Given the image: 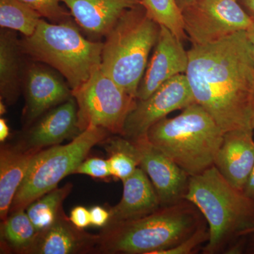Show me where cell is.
Here are the masks:
<instances>
[{"instance_id": "24", "label": "cell", "mask_w": 254, "mask_h": 254, "mask_svg": "<svg viewBox=\"0 0 254 254\" xmlns=\"http://www.w3.org/2000/svg\"><path fill=\"white\" fill-rule=\"evenodd\" d=\"M109 161L112 176L124 181L140 167V154L134 141L115 137L109 141Z\"/></svg>"}, {"instance_id": "8", "label": "cell", "mask_w": 254, "mask_h": 254, "mask_svg": "<svg viewBox=\"0 0 254 254\" xmlns=\"http://www.w3.org/2000/svg\"><path fill=\"white\" fill-rule=\"evenodd\" d=\"M71 93L77 105L80 131L98 127L123 136L127 117L136 107L137 99L124 91L101 66Z\"/></svg>"}, {"instance_id": "14", "label": "cell", "mask_w": 254, "mask_h": 254, "mask_svg": "<svg viewBox=\"0 0 254 254\" xmlns=\"http://www.w3.org/2000/svg\"><path fill=\"white\" fill-rule=\"evenodd\" d=\"M253 131L246 128L225 132L214 164L229 183L241 190L254 166Z\"/></svg>"}, {"instance_id": "34", "label": "cell", "mask_w": 254, "mask_h": 254, "mask_svg": "<svg viewBox=\"0 0 254 254\" xmlns=\"http://www.w3.org/2000/svg\"><path fill=\"white\" fill-rule=\"evenodd\" d=\"M246 34H247V38L250 42L254 59V21L252 26L246 31Z\"/></svg>"}, {"instance_id": "2", "label": "cell", "mask_w": 254, "mask_h": 254, "mask_svg": "<svg viewBox=\"0 0 254 254\" xmlns=\"http://www.w3.org/2000/svg\"><path fill=\"white\" fill-rule=\"evenodd\" d=\"M205 223L196 206L184 199L141 218L108 224L99 235L98 250L105 254H160Z\"/></svg>"}, {"instance_id": "1", "label": "cell", "mask_w": 254, "mask_h": 254, "mask_svg": "<svg viewBox=\"0 0 254 254\" xmlns=\"http://www.w3.org/2000/svg\"><path fill=\"white\" fill-rule=\"evenodd\" d=\"M187 79L198 103L223 133L252 128L254 59L246 31L209 44L192 45Z\"/></svg>"}, {"instance_id": "10", "label": "cell", "mask_w": 254, "mask_h": 254, "mask_svg": "<svg viewBox=\"0 0 254 254\" xmlns=\"http://www.w3.org/2000/svg\"><path fill=\"white\" fill-rule=\"evenodd\" d=\"M194 103L186 74L177 75L146 99L137 100L136 107L127 117L123 136L136 140L145 136L150 127L169 114Z\"/></svg>"}, {"instance_id": "27", "label": "cell", "mask_w": 254, "mask_h": 254, "mask_svg": "<svg viewBox=\"0 0 254 254\" xmlns=\"http://www.w3.org/2000/svg\"><path fill=\"white\" fill-rule=\"evenodd\" d=\"M210 239L208 223L200 226L190 237L184 240L174 248L163 251L160 254H193L201 250L202 245L206 244Z\"/></svg>"}, {"instance_id": "16", "label": "cell", "mask_w": 254, "mask_h": 254, "mask_svg": "<svg viewBox=\"0 0 254 254\" xmlns=\"http://www.w3.org/2000/svg\"><path fill=\"white\" fill-rule=\"evenodd\" d=\"M72 17L92 38L106 36L127 10L142 0H61Z\"/></svg>"}, {"instance_id": "18", "label": "cell", "mask_w": 254, "mask_h": 254, "mask_svg": "<svg viewBox=\"0 0 254 254\" xmlns=\"http://www.w3.org/2000/svg\"><path fill=\"white\" fill-rule=\"evenodd\" d=\"M123 182V197L110 210L108 224L141 218L161 206L153 184L140 167Z\"/></svg>"}, {"instance_id": "39", "label": "cell", "mask_w": 254, "mask_h": 254, "mask_svg": "<svg viewBox=\"0 0 254 254\" xmlns=\"http://www.w3.org/2000/svg\"><path fill=\"white\" fill-rule=\"evenodd\" d=\"M5 111H6V108H5L4 105L3 104L2 102L1 101V103H0V113H1V115H3V114H4Z\"/></svg>"}, {"instance_id": "28", "label": "cell", "mask_w": 254, "mask_h": 254, "mask_svg": "<svg viewBox=\"0 0 254 254\" xmlns=\"http://www.w3.org/2000/svg\"><path fill=\"white\" fill-rule=\"evenodd\" d=\"M75 173L98 179H105L110 175L112 176L108 160L99 158H91L83 160L76 169Z\"/></svg>"}, {"instance_id": "36", "label": "cell", "mask_w": 254, "mask_h": 254, "mask_svg": "<svg viewBox=\"0 0 254 254\" xmlns=\"http://www.w3.org/2000/svg\"><path fill=\"white\" fill-rule=\"evenodd\" d=\"M251 240L247 244L245 253L254 254V237H250Z\"/></svg>"}, {"instance_id": "32", "label": "cell", "mask_w": 254, "mask_h": 254, "mask_svg": "<svg viewBox=\"0 0 254 254\" xmlns=\"http://www.w3.org/2000/svg\"><path fill=\"white\" fill-rule=\"evenodd\" d=\"M9 134V128L4 119H0V141L4 142Z\"/></svg>"}, {"instance_id": "38", "label": "cell", "mask_w": 254, "mask_h": 254, "mask_svg": "<svg viewBox=\"0 0 254 254\" xmlns=\"http://www.w3.org/2000/svg\"><path fill=\"white\" fill-rule=\"evenodd\" d=\"M242 236L254 237V227L244 232L242 235Z\"/></svg>"}, {"instance_id": "4", "label": "cell", "mask_w": 254, "mask_h": 254, "mask_svg": "<svg viewBox=\"0 0 254 254\" xmlns=\"http://www.w3.org/2000/svg\"><path fill=\"white\" fill-rule=\"evenodd\" d=\"M223 134L210 114L194 103L175 118H163L155 123L146 136L192 177L214 166Z\"/></svg>"}, {"instance_id": "30", "label": "cell", "mask_w": 254, "mask_h": 254, "mask_svg": "<svg viewBox=\"0 0 254 254\" xmlns=\"http://www.w3.org/2000/svg\"><path fill=\"white\" fill-rule=\"evenodd\" d=\"M91 225L95 227H104L108 225L110 219V212L101 206H94L90 210Z\"/></svg>"}, {"instance_id": "33", "label": "cell", "mask_w": 254, "mask_h": 254, "mask_svg": "<svg viewBox=\"0 0 254 254\" xmlns=\"http://www.w3.org/2000/svg\"><path fill=\"white\" fill-rule=\"evenodd\" d=\"M242 7L254 21V0H242Z\"/></svg>"}, {"instance_id": "35", "label": "cell", "mask_w": 254, "mask_h": 254, "mask_svg": "<svg viewBox=\"0 0 254 254\" xmlns=\"http://www.w3.org/2000/svg\"><path fill=\"white\" fill-rule=\"evenodd\" d=\"M177 6L180 9L183 10L185 8L188 7L190 5L193 4L197 0H175Z\"/></svg>"}, {"instance_id": "25", "label": "cell", "mask_w": 254, "mask_h": 254, "mask_svg": "<svg viewBox=\"0 0 254 254\" xmlns=\"http://www.w3.org/2000/svg\"><path fill=\"white\" fill-rule=\"evenodd\" d=\"M147 14L160 26L168 28L182 42L188 38L181 9L175 0H142Z\"/></svg>"}, {"instance_id": "6", "label": "cell", "mask_w": 254, "mask_h": 254, "mask_svg": "<svg viewBox=\"0 0 254 254\" xmlns=\"http://www.w3.org/2000/svg\"><path fill=\"white\" fill-rule=\"evenodd\" d=\"M160 31V25L139 4L125 11L105 36L100 66L134 98Z\"/></svg>"}, {"instance_id": "12", "label": "cell", "mask_w": 254, "mask_h": 254, "mask_svg": "<svg viewBox=\"0 0 254 254\" xmlns=\"http://www.w3.org/2000/svg\"><path fill=\"white\" fill-rule=\"evenodd\" d=\"M188 65V51L183 42L168 28L160 26L158 41L138 86L136 99H146L170 78L186 73Z\"/></svg>"}, {"instance_id": "13", "label": "cell", "mask_w": 254, "mask_h": 254, "mask_svg": "<svg viewBox=\"0 0 254 254\" xmlns=\"http://www.w3.org/2000/svg\"><path fill=\"white\" fill-rule=\"evenodd\" d=\"M23 76L26 97L24 116L28 125L73 97L71 88L61 76L37 62L28 66Z\"/></svg>"}, {"instance_id": "7", "label": "cell", "mask_w": 254, "mask_h": 254, "mask_svg": "<svg viewBox=\"0 0 254 254\" xmlns=\"http://www.w3.org/2000/svg\"><path fill=\"white\" fill-rule=\"evenodd\" d=\"M104 128L88 127L66 145H55L37 152L32 158L26 176L13 200L9 213L28 205L58 187L65 177L75 173L95 145L105 141Z\"/></svg>"}, {"instance_id": "26", "label": "cell", "mask_w": 254, "mask_h": 254, "mask_svg": "<svg viewBox=\"0 0 254 254\" xmlns=\"http://www.w3.org/2000/svg\"><path fill=\"white\" fill-rule=\"evenodd\" d=\"M34 10L42 18L54 23L68 22L71 21V12L60 5L61 0H20Z\"/></svg>"}, {"instance_id": "29", "label": "cell", "mask_w": 254, "mask_h": 254, "mask_svg": "<svg viewBox=\"0 0 254 254\" xmlns=\"http://www.w3.org/2000/svg\"><path fill=\"white\" fill-rule=\"evenodd\" d=\"M70 221L78 229L86 228L91 225L90 210L83 206H76L71 210L69 216Z\"/></svg>"}, {"instance_id": "11", "label": "cell", "mask_w": 254, "mask_h": 254, "mask_svg": "<svg viewBox=\"0 0 254 254\" xmlns=\"http://www.w3.org/2000/svg\"><path fill=\"white\" fill-rule=\"evenodd\" d=\"M132 141L139 151L140 168L149 177L161 206L175 204L185 199L190 175L152 144L146 135Z\"/></svg>"}, {"instance_id": "22", "label": "cell", "mask_w": 254, "mask_h": 254, "mask_svg": "<svg viewBox=\"0 0 254 254\" xmlns=\"http://www.w3.org/2000/svg\"><path fill=\"white\" fill-rule=\"evenodd\" d=\"M72 190V185L68 183L61 188L54 189L42 195L26 208V213L38 232L51 226L60 213L65 198Z\"/></svg>"}, {"instance_id": "3", "label": "cell", "mask_w": 254, "mask_h": 254, "mask_svg": "<svg viewBox=\"0 0 254 254\" xmlns=\"http://www.w3.org/2000/svg\"><path fill=\"white\" fill-rule=\"evenodd\" d=\"M185 199L193 203L208 223L210 239L203 254H224L254 227V199L222 176L215 166L190 177Z\"/></svg>"}, {"instance_id": "17", "label": "cell", "mask_w": 254, "mask_h": 254, "mask_svg": "<svg viewBox=\"0 0 254 254\" xmlns=\"http://www.w3.org/2000/svg\"><path fill=\"white\" fill-rule=\"evenodd\" d=\"M78 131L77 105L72 97L55 107L36 123L28 131L26 144L23 145L38 151L59 144Z\"/></svg>"}, {"instance_id": "9", "label": "cell", "mask_w": 254, "mask_h": 254, "mask_svg": "<svg viewBox=\"0 0 254 254\" xmlns=\"http://www.w3.org/2000/svg\"><path fill=\"white\" fill-rule=\"evenodd\" d=\"M182 15L187 37L198 46L247 31L254 23L238 0H197Z\"/></svg>"}, {"instance_id": "15", "label": "cell", "mask_w": 254, "mask_h": 254, "mask_svg": "<svg viewBox=\"0 0 254 254\" xmlns=\"http://www.w3.org/2000/svg\"><path fill=\"white\" fill-rule=\"evenodd\" d=\"M99 238L100 235H90L77 228L63 210L51 226L38 232L25 254L88 253L98 247Z\"/></svg>"}, {"instance_id": "37", "label": "cell", "mask_w": 254, "mask_h": 254, "mask_svg": "<svg viewBox=\"0 0 254 254\" xmlns=\"http://www.w3.org/2000/svg\"><path fill=\"white\" fill-rule=\"evenodd\" d=\"M250 125L254 130V93L252 97V104H251Z\"/></svg>"}, {"instance_id": "31", "label": "cell", "mask_w": 254, "mask_h": 254, "mask_svg": "<svg viewBox=\"0 0 254 254\" xmlns=\"http://www.w3.org/2000/svg\"><path fill=\"white\" fill-rule=\"evenodd\" d=\"M243 190L246 195L254 199V166Z\"/></svg>"}, {"instance_id": "23", "label": "cell", "mask_w": 254, "mask_h": 254, "mask_svg": "<svg viewBox=\"0 0 254 254\" xmlns=\"http://www.w3.org/2000/svg\"><path fill=\"white\" fill-rule=\"evenodd\" d=\"M41 15L20 0H0V26L31 36L36 31Z\"/></svg>"}, {"instance_id": "19", "label": "cell", "mask_w": 254, "mask_h": 254, "mask_svg": "<svg viewBox=\"0 0 254 254\" xmlns=\"http://www.w3.org/2000/svg\"><path fill=\"white\" fill-rule=\"evenodd\" d=\"M39 151V150H38ZM37 150L23 144L4 145L0 151V218L9 216L16 192L26 176L32 158Z\"/></svg>"}, {"instance_id": "5", "label": "cell", "mask_w": 254, "mask_h": 254, "mask_svg": "<svg viewBox=\"0 0 254 254\" xmlns=\"http://www.w3.org/2000/svg\"><path fill=\"white\" fill-rule=\"evenodd\" d=\"M19 43L23 54L58 71L71 90L88 81L101 65L103 43L87 40L71 21L50 23L42 18L34 33Z\"/></svg>"}, {"instance_id": "20", "label": "cell", "mask_w": 254, "mask_h": 254, "mask_svg": "<svg viewBox=\"0 0 254 254\" xmlns=\"http://www.w3.org/2000/svg\"><path fill=\"white\" fill-rule=\"evenodd\" d=\"M20 40L16 31L1 28L0 33V94L13 104L18 99L23 82Z\"/></svg>"}, {"instance_id": "21", "label": "cell", "mask_w": 254, "mask_h": 254, "mask_svg": "<svg viewBox=\"0 0 254 254\" xmlns=\"http://www.w3.org/2000/svg\"><path fill=\"white\" fill-rule=\"evenodd\" d=\"M25 210L13 212L1 223V245L7 251L26 253L38 235V232Z\"/></svg>"}]
</instances>
